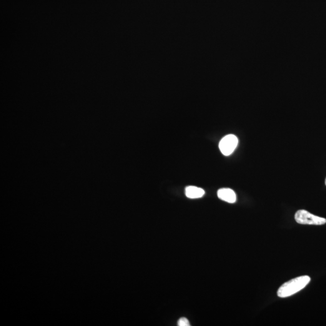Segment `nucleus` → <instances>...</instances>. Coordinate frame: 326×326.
Segmentation results:
<instances>
[{"mask_svg":"<svg viewBox=\"0 0 326 326\" xmlns=\"http://www.w3.org/2000/svg\"><path fill=\"white\" fill-rule=\"evenodd\" d=\"M310 282V278L308 275L293 278L282 285L277 291L278 297H289L304 289Z\"/></svg>","mask_w":326,"mask_h":326,"instance_id":"obj_1","label":"nucleus"},{"mask_svg":"<svg viewBox=\"0 0 326 326\" xmlns=\"http://www.w3.org/2000/svg\"><path fill=\"white\" fill-rule=\"evenodd\" d=\"M295 219L298 224L303 225H322L326 223L325 218L311 214L305 210H300L296 212Z\"/></svg>","mask_w":326,"mask_h":326,"instance_id":"obj_2","label":"nucleus"},{"mask_svg":"<svg viewBox=\"0 0 326 326\" xmlns=\"http://www.w3.org/2000/svg\"><path fill=\"white\" fill-rule=\"evenodd\" d=\"M238 144V139L235 135L229 134L223 138L219 143L220 152L225 156L232 154Z\"/></svg>","mask_w":326,"mask_h":326,"instance_id":"obj_3","label":"nucleus"},{"mask_svg":"<svg viewBox=\"0 0 326 326\" xmlns=\"http://www.w3.org/2000/svg\"><path fill=\"white\" fill-rule=\"evenodd\" d=\"M217 197L220 199L228 203H235L236 201V195L232 189H220L217 191Z\"/></svg>","mask_w":326,"mask_h":326,"instance_id":"obj_4","label":"nucleus"},{"mask_svg":"<svg viewBox=\"0 0 326 326\" xmlns=\"http://www.w3.org/2000/svg\"><path fill=\"white\" fill-rule=\"evenodd\" d=\"M205 194V191L201 188L195 186H189L185 188V195L190 199L202 198Z\"/></svg>","mask_w":326,"mask_h":326,"instance_id":"obj_5","label":"nucleus"},{"mask_svg":"<svg viewBox=\"0 0 326 326\" xmlns=\"http://www.w3.org/2000/svg\"><path fill=\"white\" fill-rule=\"evenodd\" d=\"M178 326H190L189 321L185 318H181L178 322Z\"/></svg>","mask_w":326,"mask_h":326,"instance_id":"obj_6","label":"nucleus"},{"mask_svg":"<svg viewBox=\"0 0 326 326\" xmlns=\"http://www.w3.org/2000/svg\"><path fill=\"white\" fill-rule=\"evenodd\" d=\"M325 184H326V181H325Z\"/></svg>","mask_w":326,"mask_h":326,"instance_id":"obj_7","label":"nucleus"}]
</instances>
